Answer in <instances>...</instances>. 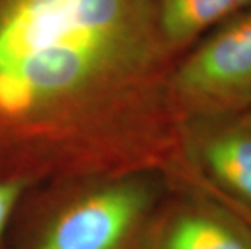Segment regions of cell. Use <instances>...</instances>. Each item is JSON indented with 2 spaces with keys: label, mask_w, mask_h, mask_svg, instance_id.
I'll return each instance as SVG.
<instances>
[{
  "label": "cell",
  "mask_w": 251,
  "mask_h": 249,
  "mask_svg": "<svg viewBox=\"0 0 251 249\" xmlns=\"http://www.w3.org/2000/svg\"><path fill=\"white\" fill-rule=\"evenodd\" d=\"M159 249H251V231L226 212L198 205L174 217Z\"/></svg>",
  "instance_id": "cell-6"
},
{
  "label": "cell",
  "mask_w": 251,
  "mask_h": 249,
  "mask_svg": "<svg viewBox=\"0 0 251 249\" xmlns=\"http://www.w3.org/2000/svg\"><path fill=\"white\" fill-rule=\"evenodd\" d=\"M185 149L198 186L251 214V121L243 110L185 118Z\"/></svg>",
  "instance_id": "cell-4"
},
{
  "label": "cell",
  "mask_w": 251,
  "mask_h": 249,
  "mask_svg": "<svg viewBox=\"0 0 251 249\" xmlns=\"http://www.w3.org/2000/svg\"><path fill=\"white\" fill-rule=\"evenodd\" d=\"M157 7L162 38L180 58L211 29L251 8V0H157Z\"/></svg>",
  "instance_id": "cell-5"
},
{
  "label": "cell",
  "mask_w": 251,
  "mask_h": 249,
  "mask_svg": "<svg viewBox=\"0 0 251 249\" xmlns=\"http://www.w3.org/2000/svg\"><path fill=\"white\" fill-rule=\"evenodd\" d=\"M243 112H245V113H247V116H248V120L251 121V100H250V102L247 104V107H245V109H243Z\"/></svg>",
  "instance_id": "cell-8"
},
{
  "label": "cell",
  "mask_w": 251,
  "mask_h": 249,
  "mask_svg": "<svg viewBox=\"0 0 251 249\" xmlns=\"http://www.w3.org/2000/svg\"><path fill=\"white\" fill-rule=\"evenodd\" d=\"M159 178L131 173L72 183L75 196L33 249H122L151 209Z\"/></svg>",
  "instance_id": "cell-2"
},
{
  "label": "cell",
  "mask_w": 251,
  "mask_h": 249,
  "mask_svg": "<svg viewBox=\"0 0 251 249\" xmlns=\"http://www.w3.org/2000/svg\"><path fill=\"white\" fill-rule=\"evenodd\" d=\"M170 92L183 118L247 107L251 100V8L216 26L178 58Z\"/></svg>",
  "instance_id": "cell-3"
},
{
  "label": "cell",
  "mask_w": 251,
  "mask_h": 249,
  "mask_svg": "<svg viewBox=\"0 0 251 249\" xmlns=\"http://www.w3.org/2000/svg\"><path fill=\"white\" fill-rule=\"evenodd\" d=\"M157 0H0V181L191 180Z\"/></svg>",
  "instance_id": "cell-1"
},
{
  "label": "cell",
  "mask_w": 251,
  "mask_h": 249,
  "mask_svg": "<svg viewBox=\"0 0 251 249\" xmlns=\"http://www.w3.org/2000/svg\"><path fill=\"white\" fill-rule=\"evenodd\" d=\"M28 191V188L13 181H0V241L5 235L8 222L12 219L20 199Z\"/></svg>",
  "instance_id": "cell-7"
}]
</instances>
